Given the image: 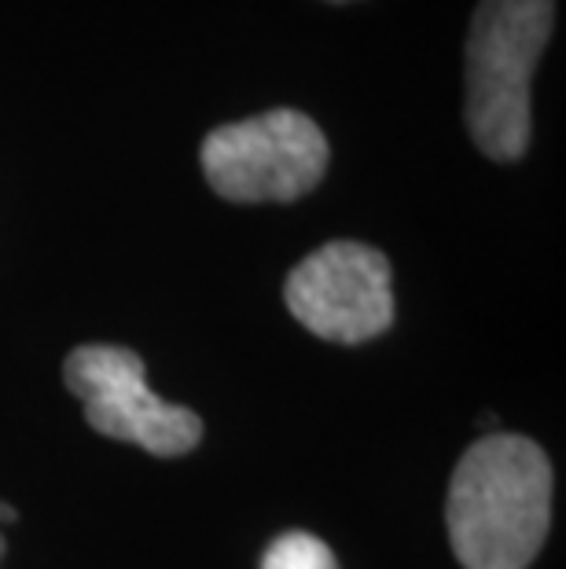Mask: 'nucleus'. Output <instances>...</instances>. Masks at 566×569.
<instances>
[{
    "instance_id": "1",
    "label": "nucleus",
    "mask_w": 566,
    "mask_h": 569,
    "mask_svg": "<svg viewBox=\"0 0 566 569\" xmlns=\"http://www.w3.org/2000/svg\"><path fill=\"white\" fill-rule=\"evenodd\" d=\"M445 526L464 569H529L552 526V463L523 433H486L460 456Z\"/></svg>"
},
{
    "instance_id": "2",
    "label": "nucleus",
    "mask_w": 566,
    "mask_h": 569,
    "mask_svg": "<svg viewBox=\"0 0 566 569\" xmlns=\"http://www.w3.org/2000/svg\"><path fill=\"white\" fill-rule=\"evenodd\" d=\"M556 30V0H478L464 44V122L493 162L529 151V84Z\"/></svg>"
},
{
    "instance_id": "3",
    "label": "nucleus",
    "mask_w": 566,
    "mask_h": 569,
    "mask_svg": "<svg viewBox=\"0 0 566 569\" xmlns=\"http://www.w3.org/2000/svg\"><path fill=\"white\" fill-rule=\"evenodd\" d=\"M207 184L228 202H295L328 173V137L309 114L276 107L244 122L218 126L202 140Z\"/></svg>"
},
{
    "instance_id": "4",
    "label": "nucleus",
    "mask_w": 566,
    "mask_h": 569,
    "mask_svg": "<svg viewBox=\"0 0 566 569\" xmlns=\"http://www.w3.org/2000/svg\"><path fill=\"white\" fill-rule=\"evenodd\" d=\"M63 382L86 408L89 427L111 441L137 445L159 459L188 456L202 441V419L151 393L140 353L126 346H78L63 365Z\"/></svg>"
},
{
    "instance_id": "5",
    "label": "nucleus",
    "mask_w": 566,
    "mask_h": 569,
    "mask_svg": "<svg viewBox=\"0 0 566 569\" xmlns=\"http://www.w3.org/2000/svg\"><path fill=\"white\" fill-rule=\"evenodd\" d=\"M390 261L383 250L357 239H335L287 272L284 301L291 317L324 342L360 346L390 331Z\"/></svg>"
},
{
    "instance_id": "6",
    "label": "nucleus",
    "mask_w": 566,
    "mask_h": 569,
    "mask_svg": "<svg viewBox=\"0 0 566 569\" xmlns=\"http://www.w3.org/2000/svg\"><path fill=\"white\" fill-rule=\"evenodd\" d=\"M261 569H339L331 548L312 532H284L269 543Z\"/></svg>"
},
{
    "instance_id": "7",
    "label": "nucleus",
    "mask_w": 566,
    "mask_h": 569,
    "mask_svg": "<svg viewBox=\"0 0 566 569\" xmlns=\"http://www.w3.org/2000/svg\"><path fill=\"white\" fill-rule=\"evenodd\" d=\"M16 522H19V511L11 503L0 500V526H16Z\"/></svg>"
},
{
    "instance_id": "8",
    "label": "nucleus",
    "mask_w": 566,
    "mask_h": 569,
    "mask_svg": "<svg viewBox=\"0 0 566 569\" xmlns=\"http://www.w3.org/2000/svg\"><path fill=\"white\" fill-rule=\"evenodd\" d=\"M0 559H4V532H0Z\"/></svg>"
},
{
    "instance_id": "9",
    "label": "nucleus",
    "mask_w": 566,
    "mask_h": 569,
    "mask_svg": "<svg viewBox=\"0 0 566 569\" xmlns=\"http://www.w3.org/2000/svg\"><path fill=\"white\" fill-rule=\"evenodd\" d=\"M328 4H349V0H328Z\"/></svg>"
}]
</instances>
